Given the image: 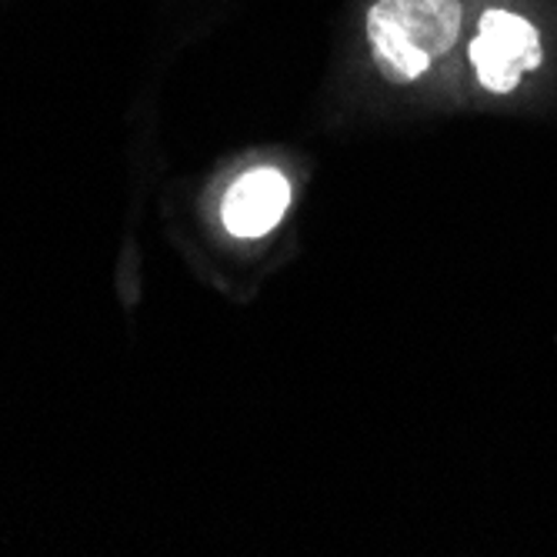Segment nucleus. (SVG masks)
<instances>
[{
  "label": "nucleus",
  "mask_w": 557,
  "mask_h": 557,
  "mask_svg": "<svg viewBox=\"0 0 557 557\" xmlns=\"http://www.w3.org/2000/svg\"><path fill=\"white\" fill-rule=\"evenodd\" d=\"M461 0H377L368 40L377 71L391 84H411L458 44Z\"/></svg>",
  "instance_id": "nucleus-1"
},
{
  "label": "nucleus",
  "mask_w": 557,
  "mask_h": 557,
  "mask_svg": "<svg viewBox=\"0 0 557 557\" xmlns=\"http://www.w3.org/2000/svg\"><path fill=\"white\" fill-rule=\"evenodd\" d=\"M471 64L484 90L508 94L541 64V34L521 14L487 11L471 40Z\"/></svg>",
  "instance_id": "nucleus-2"
},
{
  "label": "nucleus",
  "mask_w": 557,
  "mask_h": 557,
  "mask_svg": "<svg viewBox=\"0 0 557 557\" xmlns=\"http://www.w3.org/2000/svg\"><path fill=\"white\" fill-rule=\"evenodd\" d=\"M290 208V184L274 168H258L237 177L221 205L224 227L237 237H264Z\"/></svg>",
  "instance_id": "nucleus-3"
}]
</instances>
